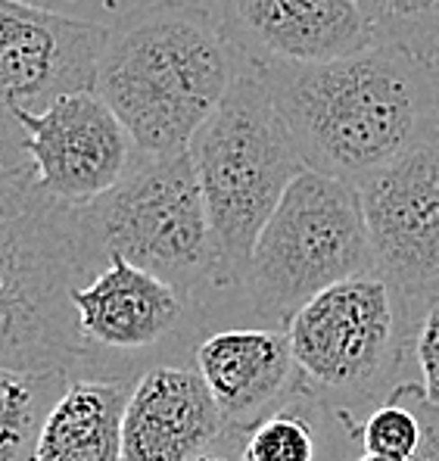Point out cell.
<instances>
[{
	"label": "cell",
	"instance_id": "cell-13",
	"mask_svg": "<svg viewBox=\"0 0 439 461\" xmlns=\"http://www.w3.org/2000/svg\"><path fill=\"white\" fill-rule=\"evenodd\" d=\"M191 362L234 433H249L302 386L287 330L265 324L206 330Z\"/></svg>",
	"mask_w": 439,
	"mask_h": 461
},
{
	"label": "cell",
	"instance_id": "cell-1",
	"mask_svg": "<svg viewBox=\"0 0 439 461\" xmlns=\"http://www.w3.org/2000/svg\"><path fill=\"white\" fill-rule=\"evenodd\" d=\"M255 72L309 172L362 185L439 131V59L405 47Z\"/></svg>",
	"mask_w": 439,
	"mask_h": 461
},
{
	"label": "cell",
	"instance_id": "cell-16",
	"mask_svg": "<svg viewBox=\"0 0 439 461\" xmlns=\"http://www.w3.org/2000/svg\"><path fill=\"white\" fill-rule=\"evenodd\" d=\"M69 381L63 371L0 368V461H35L40 427Z\"/></svg>",
	"mask_w": 439,
	"mask_h": 461
},
{
	"label": "cell",
	"instance_id": "cell-10",
	"mask_svg": "<svg viewBox=\"0 0 439 461\" xmlns=\"http://www.w3.org/2000/svg\"><path fill=\"white\" fill-rule=\"evenodd\" d=\"M31 175L53 200L91 206L140 159L131 134L94 91L53 100L40 113H19Z\"/></svg>",
	"mask_w": 439,
	"mask_h": 461
},
{
	"label": "cell",
	"instance_id": "cell-15",
	"mask_svg": "<svg viewBox=\"0 0 439 461\" xmlns=\"http://www.w3.org/2000/svg\"><path fill=\"white\" fill-rule=\"evenodd\" d=\"M359 452V424L302 386L240 443V461H353Z\"/></svg>",
	"mask_w": 439,
	"mask_h": 461
},
{
	"label": "cell",
	"instance_id": "cell-3",
	"mask_svg": "<svg viewBox=\"0 0 439 461\" xmlns=\"http://www.w3.org/2000/svg\"><path fill=\"white\" fill-rule=\"evenodd\" d=\"M94 275L78 206L53 200L31 172L0 181V368L76 375L72 290Z\"/></svg>",
	"mask_w": 439,
	"mask_h": 461
},
{
	"label": "cell",
	"instance_id": "cell-7",
	"mask_svg": "<svg viewBox=\"0 0 439 461\" xmlns=\"http://www.w3.org/2000/svg\"><path fill=\"white\" fill-rule=\"evenodd\" d=\"M371 271L377 262L359 187L302 168L255 240L240 303L265 328L287 330L309 300Z\"/></svg>",
	"mask_w": 439,
	"mask_h": 461
},
{
	"label": "cell",
	"instance_id": "cell-4",
	"mask_svg": "<svg viewBox=\"0 0 439 461\" xmlns=\"http://www.w3.org/2000/svg\"><path fill=\"white\" fill-rule=\"evenodd\" d=\"M191 162L219 259L221 300L240 303L249 256L302 159L253 66L240 72L219 110L193 134Z\"/></svg>",
	"mask_w": 439,
	"mask_h": 461
},
{
	"label": "cell",
	"instance_id": "cell-18",
	"mask_svg": "<svg viewBox=\"0 0 439 461\" xmlns=\"http://www.w3.org/2000/svg\"><path fill=\"white\" fill-rule=\"evenodd\" d=\"M424 443V421L417 415L415 384H402L383 405L359 424V449L368 456L415 461Z\"/></svg>",
	"mask_w": 439,
	"mask_h": 461
},
{
	"label": "cell",
	"instance_id": "cell-19",
	"mask_svg": "<svg viewBox=\"0 0 439 461\" xmlns=\"http://www.w3.org/2000/svg\"><path fill=\"white\" fill-rule=\"evenodd\" d=\"M411 371H415L417 399L439 411V296L427 300L417 312L415 343H411Z\"/></svg>",
	"mask_w": 439,
	"mask_h": 461
},
{
	"label": "cell",
	"instance_id": "cell-20",
	"mask_svg": "<svg viewBox=\"0 0 439 461\" xmlns=\"http://www.w3.org/2000/svg\"><path fill=\"white\" fill-rule=\"evenodd\" d=\"M19 113H22V104H19V94L13 87L4 44H0V181L31 172L29 153H25V131L16 119Z\"/></svg>",
	"mask_w": 439,
	"mask_h": 461
},
{
	"label": "cell",
	"instance_id": "cell-17",
	"mask_svg": "<svg viewBox=\"0 0 439 461\" xmlns=\"http://www.w3.org/2000/svg\"><path fill=\"white\" fill-rule=\"evenodd\" d=\"M374 44L439 59V0H355Z\"/></svg>",
	"mask_w": 439,
	"mask_h": 461
},
{
	"label": "cell",
	"instance_id": "cell-14",
	"mask_svg": "<svg viewBox=\"0 0 439 461\" xmlns=\"http://www.w3.org/2000/svg\"><path fill=\"white\" fill-rule=\"evenodd\" d=\"M131 381L72 377L50 409L35 461H121V415Z\"/></svg>",
	"mask_w": 439,
	"mask_h": 461
},
{
	"label": "cell",
	"instance_id": "cell-22",
	"mask_svg": "<svg viewBox=\"0 0 439 461\" xmlns=\"http://www.w3.org/2000/svg\"><path fill=\"white\" fill-rule=\"evenodd\" d=\"M240 443H243V433H228L215 449H209L206 456L197 461H240Z\"/></svg>",
	"mask_w": 439,
	"mask_h": 461
},
{
	"label": "cell",
	"instance_id": "cell-23",
	"mask_svg": "<svg viewBox=\"0 0 439 461\" xmlns=\"http://www.w3.org/2000/svg\"><path fill=\"white\" fill-rule=\"evenodd\" d=\"M353 461H393V458H381V456H368V452H359Z\"/></svg>",
	"mask_w": 439,
	"mask_h": 461
},
{
	"label": "cell",
	"instance_id": "cell-5",
	"mask_svg": "<svg viewBox=\"0 0 439 461\" xmlns=\"http://www.w3.org/2000/svg\"><path fill=\"white\" fill-rule=\"evenodd\" d=\"M421 306L377 271L309 300L287 324L302 390L362 424L402 384H411L405 368H411Z\"/></svg>",
	"mask_w": 439,
	"mask_h": 461
},
{
	"label": "cell",
	"instance_id": "cell-21",
	"mask_svg": "<svg viewBox=\"0 0 439 461\" xmlns=\"http://www.w3.org/2000/svg\"><path fill=\"white\" fill-rule=\"evenodd\" d=\"M415 399H417V390H415ZM417 415H421V421H424V443L415 461H439V411L427 409V405L417 399Z\"/></svg>",
	"mask_w": 439,
	"mask_h": 461
},
{
	"label": "cell",
	"instance_id": "cell-6",
	"mask_svg": "<svg viewBox=\"0 0 439 461\" xmlns=\"http://www.w3.org/2000/svg\"><path fill=\"white\" fill-rule=\"evenodd\" d=\"M94 268L121 256L202 306H221L219 259L191 153L140 156L106 196L78 206Z\"/></svg>",
	"mask_w": 439,
	"mask_h": 461
},
{
	"label": "cell",
	"instance_id": "cell-8",
	"mask_svg": "<svg viewBox=\"0 0 439 461\" xmlns=\"http://www.w3.org/2000/svg\"><path fill=\"white\" fill-rule=\"evenodd\" d=\"M72 306L81 337V362L72 377L97 381L134 384L147 368L168 362L166 356L193 352L212 321L181 290L121 256H110L91 281L72 290Z\"/></svg>",
	"mask_w": 439,
	"mask_h": 461
},
{
	"label": "cell",
	"instance_id": "cell-9",
	"mask_svg": "<svg viewBox=\"0 0 439 461\" xmlns=\"http://www.w3.org/2000/svg\"><path fill=\"white\" fill-rule=\"evenodd\" d=\"M359 187L377 275L402 296H439V131Z\"/></svg>",
	"mask_w": 439,
	"mask_h": 461
},
{
	"label": "cell",
	"instance_id": "cell-11",
	"mask_svg": "<svg viewBox=\"0 0 439 461\" xmlns=\"http://www.w3.org/2000/svg\"><path fill=\"white\" fill-rule=\"evenodd\" d=\"M219 23L255 69L321 66L374 44L355 0H221Z\"/></svg>",
	"mask_w": 439,
	"mask_h": 461
},
{
	"label": "cell",
	"instance_id": "cell-12",
	"mask_svg": "<svg viewBox=\"0 0 439 461\" xmlns=\"http://www.w3.org/2000/svg\"><path fill=\"white\" fill-rule=\"evenodd\" d=\"M228 433L197 368L162 362L131 384L121 415V461H197Z\"/></svg>",
	"mask_w": 439,
	"mask_h": 461
},
{
	"label": "cell",
	"instance_id": "cell-2",
	"mask_svg": "<svg viewBox=\"0 0 439 461\" xmlns=\"http://www.w3.org/2000/svg\"><path fill=\"white\" fill-rule=\"evenodd\" d=\"M246 63L209 10L157 0L106 29L94 94L116 113L140 156L191 147Z\"/></svg>",
	"mask_w": 439,
	"mask_h": 461
}]
</instances>
